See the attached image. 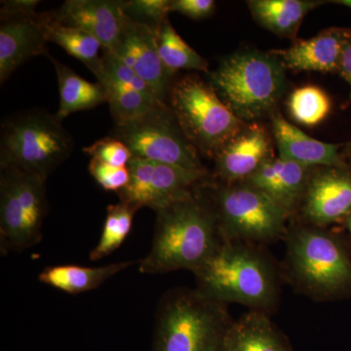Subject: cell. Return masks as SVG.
Returning <instances> with one entry per match:
<instances>
[{
  "instance_id": "ffe728a7",
  "label": "cell",
  "mask_w": 351,
  "mask_h": 351,
  "mask_svg": "<svg viewBox=\"0 0 351 351\" xmlns=\"http://www.w3.org/2000/svg\"><path fill=\"white\" fill-rule=\"evenodd\" d=\"M221 351H293V348L267 313L252 309L232 321Z\"/></svg>"
},
{
  "instance_id": "d4e9b609",
  "label": "cell",
  "mask_w": 351,
  "mask_h": 351,
  "mask_svg": "<svg viewBox=\"0 0 351 351\" xmlns=\"http://www.w3.org/2000/svg\"><path fill=\"white\" fill-rule=\"evenodd\" d=\"M156 43L159 56L171 76L182 69L209 73L206 60L180 36L169 20H166L157 32Z\"/></svg>"
},
{
  "instance_id": "f1b7e54d",
  "label": "cell",
  "mask_w": 351,
  "mask_h": 351,
  "mask_svg": "<svg viewBox=\"0 0 351 351\" xmlns=\"http://www.w3.org/2000/svg\"><path fill=\"white\" fill-rule=\"evenodd\" d=\"M170 3L171 0H127L123 1V11L129 20L147 25L157 34L168 19Z\"/></svg>"
},
{
  "instance_id": "1f68e13d",
  "label": "cell",
  "mask_w": 351,
  "mask_h": 351,
  "mask_svg": "<svg viewBox=\"0 0 351 351\" xmlns=\"http://www.w3.org/2000/svg\"><path fill=\"white\" fill-rule=\"evenodd\" d=\"M88 169L95 181L105 191L119 193L126 188L130 181V171L128 166L117 167L101 162L98 159L91 158Z\"/></svg>"
},
{
  "instance_id": "d6a6232c",
  "label": "cell",
  "mask_w": 351,
  "mask_h": 351,
  "mask_svg": "<svg viewBox=\"0 0 351 351\" xmlns=\"http://www.w3.org/2000/svg\"><path fill=\"white\" fill-rule=\"evenodd\" d=\"M216 10L214 0H171L170 12L186 16L193 20L205 19Z\"/></svg>"
},
{
  "instance_id": "8d00e7d4",
  "label": "cell",
  "mask_w": 351,
  "mask_h": 351,
  "mask_svg": "<svg viewBox=\"0 0 351 351\" xmlns=\"http://www.w3.org/2000/svg\"><path fill=\"white\" fill-rule=\"evenodd\" d=\"M346 228H348V232H350L351 239V213L348 215V218L346 219Z\"/></svg>"
},
{
  "instance_id": "603a6c76",
  "label": "cell",
  "mask_w": 351,
  "mask_h": 351,
  "mask_svg": "<svg viewBox=\"0 0 351 351\" xmlns=\"http://www.w3.org/2000/svg\"><path fill=\"white\" fill-rule=\"evenodd\" d=\"M48 57L54 64L58 78L60 104L56 117L60 121L71 113L92 110L107 101L105 88L100 82H89L54 57Z\"/></svg>"
},
{
  "instance_id": "8fae6325",
  "label": "cell",
  "mask_w": 351,
  "mask_h": 351,
  "mask_svg": "<svg viewBox=\"0 0 351 351\" xmlns=\"http://www.w3.org/2000/svg\"><path fill=\"white\" fill-rule=\"evenodd\" d=\"M127 166L130 181L117 195L120 201L137 211L144 207L157 211L206 184L210 178L207 170L186 169L134 157Z\"/></svg>"
},
{
  "instance_id": "e0dca14e",
  "label": "cell",
  "mask_w": 351,
  "mask_h": 351,
  "mask_svg": "<svg viewBox=\"0 0 351 351\" xmlns=\"http://www.w3.org/2000/svg\"><path fill=\"white\" fill-rule=\"evenodd\" d=\"M350 29L330 27L309 39H300L286 49L271 50L284 68L295 71L339 73Z\"/></svg>"
},
{
  "instance_id": "3957f363",
  "label": "cell",
  "mask_w": 351,
  "mask_h": 351,
  "mask_svg": "<svg viewBox=\"0 0 351 351\" xmlns=\"http://www.w3.org/2000/svg\"><path fill=\"white\" fill-rule=\"evenodd\" d=\"M209 77L219 99L244 123L274 112L287 89L286 69L270 51H237Z\"/></svg>"
},
{
  "instance_id": "d590c367",
  "label": "cell",
  "mask_w": 351,
  "mask_h": 351,
  "mask_svg": "<svg viewBox=\"0 0 351 351\" xmlns=\"http://www.w3.org/2000/svg\"><path fill=\"white\" fill-rule=\"evenodd\" d=\"M330 2L335 4H339V5L348 7V8L351 9V0H334V1Z\"/></svg>"
},
{
  "instance_id": "4dcf8cb0",
  "label": "cell",
  "mask_w": 351,
  "mask_h": 351,
  "mask_svg": "<svg viewBox=\"0 0 351 351\" xmlns=\"http://www.w3.org/2000/svg\"><path fill=\"white\" fill-rule=\"evenodd\" d=\"M83 151L91 158L117 167H126L133 158L127 145L112 136L97 141L93 145L84 147Z\"/></svg>"
},
{
  "instance_id": "9c48e42d",
  "label": "cell",
  "mask_w": 351,
  "mask_h": 351,
  "mask_svg": "<svg viewBox=\"0 0 351 351\" xmlns=\"http://www.w3.org/2000/svg\"><path fill=\"white\" fill-rule=\"evenodd\" d=\"M213 208L221 239L251 244L278 239L289 217L271 198L244 182L217 189Z\"/></svg>"
},
{
  "instance_id": "4fadbf2b",
  "label": "cell",
  "mask_w": 351,
  "mask_h": 351,
  "mask_svg": "<svg viewBox=\"0 0 351 351\" xmlns=\"http://www.w3.org/2000/svg\"><path fill=\"white\" fill-rule=\"evenodd\" d=\"M113 54L154 90L163 104L170 93L173 76L165 69L157 48L156 32L145 25L129 20Z\"/></svg>"
},
{
  "instance_id": "2e32d148",
  "label": "cell",
  "mask_w": 351,
  "mask_h": 351,
  "mask_svg": "<svg viewBox=\"0 0 351 351\" xmlns=\"http://www.w3.org/2000/svg\"><path fill=\"white\" fill-rule=\"evenodd\" d=\"M40 14L1 19L0 25V83L32 58L48 56L47 43Z\"/></svg>"
},
{
  "instance_id": "6da1fadb",
  "label": "cell",
  "mask_w": 351,
  "mask_h": 351,
  "mask_svg": "<svg viewBox=\"0 0 351 351\" xmlns=\"http://www.w3.org/2000/svg\"><path fill=\"white\" fill-rule=\"evenodd\" d=\"M151 250L141 260L143 274L195 272L221 241L214 208L195 191L156 211Z\"/></svg>"
},
{
  "instance_id": "5b68a950",
  "label": "cell",
  "mask_w": 351,
  "mask_h": 351,
  "mask_svg": "<svg viewBox=\"0 0 351 351\" xmlns=\"http://www.w3.org/2000/svg\"><path fill=\"white\" fill-rule=\"evenodd\" d=\"M73 149V138L56 114L29 110L2 123L0 168H15L47 180Z\"/></svg>"
},
{
  "instance_id": "e575fe53",
  "label": "cell",
  "mask_w": 351,
  "mask_h": 351,
  "mask_svg": "<svg viewBox=\"0 0 351 351\" xmlns=\"http://www.w3.org/2000/svg\"><path fill=\"white\" fill-rule=\"evenodd\" d=\"M339 73L343 76V80L350 84L351 89V38L346 43L345 47H343Z\"/></svg>"
},
{
  "instance_id": "f546056e",
  "label": "cell",
  "mask_w": 351,
  "mask_h": 351,
  "mask_svg": "<svg viewBox=\"0 0 351 351\" xmlns=\"http://www.w3.org/2000/svg\"><path fill=\"white\" fill-rule=\"evenodd\" d=\"M101 59H103V73L108 77L112 78L126 86L133 88L134 90L145 95L152 100L161 103L157 99L154 90L133 69L126 66L121 60L117 58V55L113 54L112 51L104 50Z\"/></svg>"
},
{
  "instance_id": "d6986e66",
  "label": "cell",
  "mask_w": 351,
  "mask_h": 351,
  "mask_svg": "<svg viewBox=\"0 0 351 351\" xmlns=\"http://www.w3.org/2000/svg\"><path fill=\"white\" fill-rule=\"evenodd\" d=\"M271 130L279 156L308 167H335L346 169L339 154V145L328 144L306 135L279 113L272 115Z\"/></svg>"
},
{
  "instance_id": "7a4b0ae2",
  "label": "cell",
  "mask_w": 351,
  "mask_h": 351,
  "mask_svg": "<svg viewBox=\"0 0 351 351\" xmlns=\"http://www.w3.org/2000/svg\"><path fill=\"white\" fill-rule=\"evenodd\" d=\"M196 290L216 301L269 313L278 302L276 269L251 243L221 239L211 257L193 272Z\"/></svg>"
},
{
  "instance_id": "30bf717a",
  "label": "cell",
  "mask_w": 351,
  "mask_h": 351,
  "mask_svg": "<svg viewBox=\"0 0 351 351\" xmlns=\"http://www.w3.org/2000/svg\"><path fill=\"white\" fill-rule=\"evenodd\" d=\"M112 137L124 143L134 158L206 170L167 104L154 106L137 119L115 124Z\"/></svg>"
},
{
  "instance_id": "484cf974",
  "label": "cell",
  "mask_w": 351,
  "mask_h": 351,
  "mask_svg": "<svg viewBox=\"0 0 351 351\" xmlns=\"http://www.w3.org/2000/svg\"><path fill=\"white\" fill-rule=\"evenodd\" d=\"M97 80L105 88L107 103L110 105V113L115 124L126 123L137 119L154 106L162 104L152 100L133 88L108 77L103 71L100 75L97 76Z\"/></svg>"
},
{
  "instance_id": "9a60e30c",
  "label": "cell",
  "mask_w": 351,
  "mask_h": 351,
  "mask_svg": "<svg viewBox=\"0 0 351 351\" xmlns=\"http://www.w3.org/2000/svg\"><path fill=\"white\" fill-rule=\"evenodd\" d=\"M52 14L59 22L91 34L108 51L117 47L128 22L120 0H68Z\"/></svg>"
},
{
  "instance_id": "5bb4252c",
  "label": "cell",
  "mask_w": 351,
  "mask_h": 351,
  "mask_svg": "<svg viewBox=\"0 0 351 351\" xmlns=\"http://www.w3.org/2000/svg\"><path fill=\"white\" fill-rule=\"evenodd\" d=\"M269 134L258 123H246L215 156L216 174L226 184L246 181L272 157Z\"/></svg>"
},
{
  "instance_id": "ba28073f",
  "label": "cell",
  "mask_w": 351,
  "mask_h": 351,
  "mask_svg": "<svg viewBox=\"0 0 351 351\" xmlns=\"http://www.w3.org/2000/svg\"><path fill=\"white\" fill-rule=\"evenodd\" d=\"M0 170V250L5 256L43 240L48 206L46 179L15 168Z\"/></svg>"
},
{
  "instance_id": "7c38bea8",
  "label": "cell",
  "mask_w": 351,
  "mask_h": 351,
  "mask_svg": "<svg viewBox=\"0 0 351 351\" xmlns=\"http://www.w3.org/2000/svg\"><path fill=\"white\" fill-rule=\"evenodd\" d=\"M301 210L316 228L346 219L351 213V174L346 169L321 167L313 170Z\"/></svg>"
},
{
  "instance_id": "cb8c5ba5",
  "label": "cell",
  "mask_w": 351,
  "mask_h": 351,
  "mask_svg": "<svg viewBox=\"0 0 351 351\" xmlns=\"http://www.w3.org/2000/svg\"><path fill=\"white\" fill-rule=\"evenodd\" d=\"M40 18L49 43L61 46L71 56L80 60L96 77L101 75L104 66L99 52L103 46L98 39L83 29L59 22L52 12L41 13Z\"/></svg>"
},
{
  "instance_id": "ac0fdd59",
  "label": "cell",
  "mask_w": 351,
  "mask_h": 351,
  "mask_svg": "<svg viewBox=\"0 0 351 351\" xmlns=\"http://www.w3.org/2000/svg\"><path fill=\"white\" fill-rule=\"evenodd\" d=\"M313 168L272 156L244 182L260 189L291 216L301 207Z\"/></svg>"
},
{
  "instance_id": "4316f807",
  "label": "cell",
  "mask_w": 351,
  "mask_h": 351,
  "mask_svg": "<svg viewBox=\"0 0 351 351\" xmlns=\"http://www.w3.org/2000/svg\"><path fill=\"white\" fill-rule=\"evenodd\" d=\"M136 212L135 208L122 201L108 205L100 240L89 254L92 262L103 260L121 246L131 232Z\"/></svg>"
},
{
  "instance_id": "7402d4cb",
  "label": "cell",
  "mask_w": 351,
  "mask_h": 351,
  "mask_svg": "<svg viewBox=\"0 0 351 351\" xmlns=\"http://www.w3.org/2000/svg\"><path fill=\"white\" fill-rule=\"evenodd\" d=\"M135 262H119L99 267L59 265L45 267L38 276L41 283L69 295H78L100 287L106 281Z\"/></svg>"
},
{
  "instance_id": "277c9868",
  "label": "cell",
  "mask_w": 351,
  "mask_h": 351,
  "mask_svg": "<svg viewBox=\"0 0 351 351\" xmlns=\"http://www.w3.org/2000/svg\"><path fill=\"white\" fill-rule=\"evenodd\" d=\"M232 321L225 302L174 289L159 302L151 351H221Z\"/></svg>"
},
{
  "instance_id": "44dd1931",
  "label": "cell",
  "mask_w": 351,
  "mask_h": 351,
  "mask_svg": "<svg viewBox=\"0 0 351 351\" xmlns=\"http://www.w3.org/2000/svg\"><path fill=\"white\" fill-rule=\"evenodd\" d=\"M324 1L317 0H249L254 20L279 38L295 39L304 17Z\"/></svg>"
},
{
  "instance_id": "836d02e7",
  "label": "cell",
  "mask_w": 351,
  "mask_h": 351,
  "mask_svg": "<svg viewBox=\"0 0 351 351\" xmlns=\"http://www.w3.org/2000/svg\"><path fill=\"white\" fill-rule=\"evenodd\" d=\"M38 0H8L1 2L0 16L1 19L12 17H27L38 15L36 9Z\"/></svg>"
},
{
  "instance_id": "8992f818",
  "label": "cell",
  "mask_w": 351,
  "mask_h": 351,
  "mask_svg": "<svg viewBox=\"0 0 351 351\" xmlns=\"http://www.w3.org/2000/svg\"><path fill=\"white\" fill-rule=\"evenodd\" d=\"M289 269L302 292L332 299L351 287V261L346 249L316 226H301L288 237Z\"/></svg>"
},
{
  "instance_id": "83f0119b",
  "label": "cell",
  "mask_w": 351,
  "mask_h": 351,
  "mask_svg": "<svg viewBox=\"0 0 351 351\" xmlns=\"http://www.w3.org/2000/svg\"><path fill=\"white\" fill-rule=\"evenodd\" d=\"M289 112L298 123L315 126L321 123L331 110V101L321 88L306 85L297 88L288 100Z\"/></svg>"
},
{
  "instance_id": "52a82bcc",
  "label": "cell",
  "mask_w": 351,
  "mask_h": 351,
  "mask_svg": "<svg viewBox=\"0 0 351 351\" xmlns=\"http://www.w3.org/2000/svg\"><path fill=\"white\" fill-rule=\"evenodd\" d=\"M170 108L198 152L214 157L245 124L219 99L211 85L186 75L171 87Z\"/></svg>"
}]
</instances>
